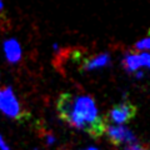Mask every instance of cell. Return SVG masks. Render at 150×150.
I'll return each instance as SVG.
<instances>
[{
  "label": "cell",
  "instance_id": "6da1fadb",
  "mask_svg": "<svg viewBox=\"0 0 150 150\" xmlns=\"http://www.w3.org/2000/svg\"><path fill=\"white\" fill-rule=\"evenodd\" d=\"M56 111L64 123L99 139L105 135L106 120L100 116L95 100L88 95L63 93L56 100Z\"/></svg>",
  "mask_w": 150,
  "mask_h": 150
},
{
  "label": "cell",
  "instance_id": "7a4b0ae2",
  "mask_svg": "<svg viewBox=\"0 0 150 150\" xmlns=\"http://www.w3.org/2000/svg\"><path fill=\"white\" fill-rule=\"evenodd\" d=\"M0 111L18 121H24L29 116L28 112H24V110L21 109L10 86L0 88Z\"/></svg>",
  "mask_w": 150,
  "mask_h": 150
},
{
  "label": "cell",
  "instance_id": "3957f363",
  "mask_svg": "<svg viewBox=\"0 0 150 150\" xmlns=\"http://www.w3.org/2000/svg\"><path fill=\"white\" fill-rule=\"evenodd\" d=\"M138 108L130 101H123L120 104L114 105L110 109V111L106 114L105 120L110 121L111 124L123 125L125 123H129L137 116Z\"/></svg>",
  "mask_w": 150,
  "mask_h": 150
},
{
  "label": "cell",
  "instance_id": "277c9868",
  "mask_svg": "<svg viewBox=\"0 0 150 150\" xmlns=\"http://www.w3.org/2000/svg\"><path fill=\"white\" fill-rule=\"evenodd\" d=\"M105 134L108 142L111 145H114V146L137 142V137L134 135V133L124 125H116V124L106 125Z\"/></svg>",
  "mask_w": 150,
  "mask_h": 150
},
{
  "label": "cell",
  "instance_id": "5b68a950",
  "mask_svg": "<svg viewBox=\"0 0 150 150\" xmlns=\"http://www.w3.org/2000/svg\"><path fill=\"white\" fill-rule=\"evenodd\" d=\"M111 63V58L108 53H101L98 55H94L91 58L83 60L81 63V70H85V71H91V70L95 69H100V68H105L109 67Z\"/></svg>",
  "mask_w": 150,
  "mask_h": 150
},
{
  "label": "cell",
  "instance_id": "8992f818",
  "mask_svg": "<svg viewBox=\"0 0 150 150\" xmlns=\"http://www.w3.org/2000/svg\"><path fill=\"white\" fill-rule=\"evenodd\" d=\"M4 54L9 63H18L21 59V46L15 39H8L4 41Z\"/></svg>",
  "mask_w": 150,
  "mask_h": 150
},
{
  "label": "cell",
  "instance_id": "52a82bcc",
  "mask_svg": "<svg viewBox=\"0 0 150 150\" xmlns=\"http://www.w3.org/2000/svg\"><path fill=\"white\" fill-rule=\"evenodd\" d=\"M123 65H124V68L130 73L138 71V69L142 68V62H140L139 54H135V51L128 53L123 59Z\"/></svg>",
  "mask_w": 150,
  "mask_h": 150
},
{
  "label": "cell",
  "instance_id": "ba28073f",
  "mask_svg": "<svg viewBox=\"0 0 150 150\" xmlns=\"http://www.w3.org/2000/svg\"><path fill=\"white\" fill-rule=\"evenodd\" d=\"M134 50L133 51H144V50H150V35H148L146 38H143L142 40L137 41L134 44Z\"/></svg>",
  "mask_w": 150,
  "mask_h": 150
},
{
  "label": "cell",
  "instance_id": "9c48e42d",
  "mask_svg": "<svg viewBox=\"0 0 150 150\" xmlns=\"http://www.w3.org/2000/svg\"><path fill=\"white\" fill-rule=\"evenodd\" d=\"M140 62H142V67L150 68V53H142L139 54Z\"/></svg>",
  "mask_w": 150,
  "mask_h": 150
},
{
  "label": "cell",
  "instance_id": "30bf717a",
  "mask_svg": "<svg viewBox=\"0 0 150 150\" xmlns=\"http://www.w3.org/2000/svg\"><path fill=\"white\" fill-rule=\"evenodd\" d=\"M124 150H148V149L145 148L144 145L139 144V143H137V142H134V143L126 144V146H125Z\"/></svg>",
  "mask_w": 150,
  "mask_h": 150
},
{
  "label": "cell",
  "instance_id": "8fae6325",
  "mask_svg": "<svg viewBox=\"0 0 150 150\" xmlns=\"http://www.w3.org/2000/svg\"><path fill=\"white\" fill-rule=\"evenodd\" d=\"M0 150H10V148L8 146L5 139H4V137L1 134H0Z\"/></svg>",
  "mask_w": 150,
  "mask_h": 150
},
{
  "label": "cell",
  "instance_id": "7c38bea8",
  "mask_svg": "<svg viewBox=\"0 0 150 150\" xmlns=\"http://www.w3.org/2000/svg\"><path fill=\"white\" fill-rule=\"evenodd\" d=\"M4 9V3H3V0H0V11H1Z\"/></svg>",
  "mask_w": 150,
  "mask_h": 150
},
{
  "label": "cell",
  "instance_id": "4fadbf2b",
  "mask_svg": "<svg viewBox=\"0 0 150 150\" xmlns=\"http://www.w3.org/2000/svg\"><path fill=\"white\" fill-rule=\"evenodd\" d=\"M86 150H98V149H96V148H93V146H91V148H88Z\"/></svg>",
  "mask_w": 150,
  "mask_h": 150
}]
</instances>
